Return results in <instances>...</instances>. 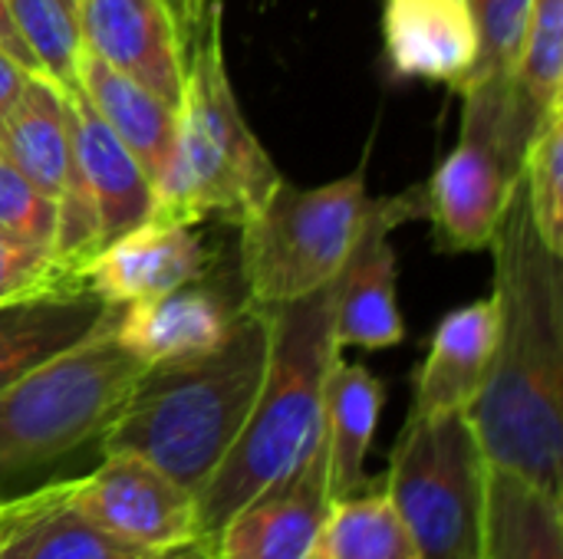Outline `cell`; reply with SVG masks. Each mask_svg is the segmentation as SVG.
Segmentation results:
<instances>
[{"label":"cell","mask_w":563,"mask_h":559,"mask_svg":"<svg viewBox=\"0 0 563 559\" xmlns=\"http://www.w3.org/2000/svg\"><path fill=\"white\" fill-rule=\"evenodd\" d=\"M488 250L498 343L465 415L492 468L563 497V257L534 227L521 171Z\"/></svg>","instance_id":"6da1fadb"},{"label":"cell","mask_w":563,"mask_h":559,"mask_svg":"<svg viewBox=\"0 0 563 559\" xmlns=\"http://www.w3.org/2000/svg\"><path fill=\"white\" fill-rule=\"evenodd\" d=\"M271 329V306L244 303L231 333L211 353L145 366L99 438L102 455H135L201 497L257 402Z\"/></svg>","instance_id":"7a4b0ae2"},{"label":"cell","mask_w":563,"mask_h":559,"mask_svg":"<svg viewBox=\"0 0 563 559\" xmlns=\"http://www.w3.org/2000/svg\"><path fill=\"white\" fill-rule=\"evenodd\" d=\"M336 283L271 306V356L257 402L198 497L201 537L214 530L261 488L297 471L323 435V385L343 353L333 336Z\"/></svg>","instance_id":"3957f363"},{"label":"cell","mask_w":563,"mask_h":559,"mask_svg":"<svg viewBox=\"0 0 563 559\" xmlns=\"http://www.w3.org/2000/svg\"><path fill=\"white\" fill-rule=\"evenodd\" d=\"M221 23L224 10L211 0L188 40L175 152L155 181L152 221L198 224L218 217L241 224L284 181L241 115L228 76Z\"/></svg>","instance_id":"277c9868"},{"label":"cell","mask_w":563,"mask_h":559,"mask_svg":"<svg viewBox=\"0 0 563 559\" xmlns=\"http://www.w3.org/2000/svg\"><path fill=\"white\" fill-rule=\"evenodd\" d=\"M112 323L0 392V484L73 455L112 425L145 372L112 336Z\"/></svg>","instance_id":"5b68a950"},{"label":"cell","mask_w":563,"mask_h":559,"mask_svg":"<svg viewBox=\"0 0 563 559\" xmlns=\"http://www.w3.org/2000/svg\"><path fill=\"white\" fill-rule=\"evenodd\" d=\"M369 208L366 165L320 188L280 181L271 198L238 224L244 303L280 306L333 283Z\"/></svg>","instance_id":"8992f818"},{"label":"cell","mask_w":563,"mask_h":559,"mask_svg":"<svg viewBox=\"0 0 563 559\" xmlns=\"http://www.w3.org/2000/svg\"><path fill=\"white\" fill-rule=\"evenodd\" d=\"M386 497L422 559H478L488 458L465 412L409 415L396 441Z\"/></svg>","instance_id":"52a82bcc"},{"label":"cell","mask_w":563,"mask_h":559,"mask_svg":"<svg viewBox=\"0 0 563 559\" xmlns=\"http://www.w3.org/2000/svg\"><path fill=\"white\" fill-rule=\"evenodd\" d=\"M462 105V138L426 185V217L442 254H475L492 244L518 175L505 152L508 99L465 92Z\"/></svg>","instance_id":"ba28073f"},{"label":"cell","mask_w":563,"mask_h":559,"mask_svg":"<svg viewBox=\"0 0 563 559\" xmlns=\"http://www.w3.org/2000/svg\"><path fill=\"white\" fill-rule=\"evenodd\" d=\"M73 497L102 534L142 554L201 537L198 497L135 455H102L92 474L73 481Z\"/></svg>","instance_id":"9c48e42d"},{"label":"cell","mask_w":563,"mask_h":559,"mask_svg":"<svg viewBox=\"0 0 563 559\" xmlns=\"http://www.w3.org/2000/svg\"><path fill=\"white\" fill-rule=\"evenodd\" d=\"M426 217V185L406 188L402 194L373 198L369 217L336 273V310H333V336L336 346L356 349H393L406 336V323L396 300V250L389 234L406 224Z\"/></svg>","instance_id":"30bf717a"},{"label":"cell","mask_w":563,"mask_h":559,"mask_svg":"<svg viewBox=\"0 0 563 559\" xmlns=\"http://www.w3.org/2000/svg\"><path fill=\"white\" fill-rule=\"evenodd\" d=\"M330 507L333 494L320 435L317 451L297 471L247 497L208 544L214 559H310Z\"/></svg>","instance_id":"8fae6325"},{"label":"cell","mask_w":563,"mask_h":559,"mask_svg":"<svg viewBox=\"0 0 563 559\" xmlns=\"http://www.w3.org/2000/svg\"><path fill=\"white\" fill-rule=\"evenodd\" d=\"M79 46L178 109L185 40L162 0H73Z\"/></svg>","instance_id":"7c38bea8"},{"label":"cell","mask_w":563,"mask_h":559,"mask_svg":"<svg viewBox=\"0 0 563 559\" xmlns=\"http://www.w3.org/2000/svg\"><path fill=\"white\" fill-rule=\"evenodd\" d=\"M244 297L234 300L211 280H191L178 290L119 306L112 336L145 366L181 362L211 353L231 333Z\"/></svg>","instance_id":"4fadbf2b"},{"label":"cell","mask_w":563,"mask_h":559,"mask_svg":"<svg viewBox=\"0 0 563 559\" xmlns=\"http://www.w3.org/2000/svg\"><path fill=\"white\" fill-rule=\"evenodd\" d=\"M211 254L195 224L148 221L106 244L82 270V287L106 306H129L208 273Z\"/></svg>","instance_id":"5bb4252c"},{"label":"cell","mask_w":563,"mask_h":559,"mask_svg":"<svg viewBox=\"0 0 563 559\" xmlns=\"http://www.w3.org/2000/svg\"><path fill=\"white\" fill-rule=\"evenodd\" d=\"M69 138L79 175L92 194L99 221V250L122 234L148 224L155 217V185L135 161V155L115 138V132L99 119L79 86L66 89Z\"/></svg>","instance_id":"9a60e30c"},{"label":"cell","mask_w":563,"mask_h":559,"mask_svg":"<svg viewBox=\"0 0 563 559\" xmlns=\"http://www.w3.org/2000/svg\"><path fill=\"white\" fill-rule=\"evenodd\" d=\"M495 343H498V303L492 293L452 310L439 323L429 343V356L416 369L409 415L468 412L488 376Z\"/></svg>","instance_id":"2e32d148"},{"label":"cell","mask_w":563,"mask_h":559,"mask_svg":"<svg viewBox=\"0 0 563 559\" xmlns=\"http://www.w3.org/2000/svg\"><path fill=\"white\" fill-rule=\"evenodd\" d=\"M102 534L76 504L73 481L0 501V559H145Z\"/></svg>","instance_id":"e0dca14e"},{"label":"cell","mask_w":563,"mask_h":559,"mask_svg":"<svg viewBox=\"0 0 563 559\" xmlns=\"http://www.w3.org/2000/svg\"><path fill=\"white\" fill-rule=\"evenodd\" d=\"M386 56L396 76L459 89L475 63V26L465 0H386Z\"/></svg>","instance_id":"ac0fdd59"},{"label":"cell","mask_w":563,"mask_h":559,"mask_svg":"<svg viewBox=\"0 0 563 559\" xmlns=\"http://www.w3.org/2000/svg\"><path fill=\"white\" fill-rule=\"evenodd\" d=\"M0 158L26 178L40 194L59 201L66 191L76 155L69 138V109L66 89L49 76L33 72L0 122Z\"/></svg>","instance_id":"d6986e66"},{"label":"cell","mask_w":563,"mask_h":559,"mask_svg":"<svg viewBox=\"0 0 563 559\" xmlns=\"http://www.w3.org/2000/svg\"><path fill=\"white\" fill-rule=\"evenodd\" d=\"M386 385L360 362L333 359L323 385V451L333 501L353 497L376 481L366 474V458L383 415Z\"/></svg>","instance_id":"ffe728a7"},{"label":"cell","mask_w":563,"mask_h":559,"mask_svg":"<svg viewBox=\"0 0 563 559\" xmlns=\"http://www.w3.org/2000/svg\"><path fill=\"white\" fill-rule=\"evenodd\" d=\"M76 86L155 185L175 152L178 109L162 102L155 92L122 76L119 69L106 66L82 46L76 59Z\"/></svg>","instance_id":"44dd1931"},{"label":"cell","mask_w":563,"mask_h":559,"mask_svg":"<svg viewBox=\"0 0 563 559\" xmlns=\"http://www.w3.org/2000/svg\"><path fill=\"white\" fill-rule=\"evenodd\" d=\"M119 306H106L89 290L49 293L0 306V392L49 356L109 326Z\"/></svg>","instance_id":"7402d4cb"},{"label":"cell","mask_w":563,"mask_h":559,"mask_svg":"<svg viewBox=\"0 0 563 559\" xmlns=\"http://www.w3.org/2000/svg\"><path fill=\"white\" fill-rule=\"evenodd\" d=\"M558 109H563V0H534L508 89L505 152L515 168Z\"/></svg>","instance_id":"603a6c76"},{"label":"cell","mask_w":563,"mask_h":559,"mask_svg":"<svg viewBox=\"0 0 563 559\" xmlns=\"http://www.w3.org/2000/svg\"><path fill=\"white\" fill-rule=\"evenodd\" d=\"M478 559H563V497L488 465Z\"/></svg>","instance_id":"cb8c5ba5"},{"label":"cell","mask_w":563,"mask_h":559,"mask_svg":"<svg viewBox=\"0 0 563 559\" xmlns=\"http://www.w3.org/2000/svg\"><path fill=\"white\" fill-rule=\"evenodd\" d=\"M310 559H422L383 484L333 501Z\"/></svg>","instance_id":"d4e9b609"},{"label":"cell","mask_w":563,"mask_h":559,"mask_svg":"<svg viewBox=\"0 0 563 559\" xmlns=\"http://www.w3.org/2000/svg\"><path fill=\"white\" fill-rule=\"evenodd\" d=\"M534 0H465L475 26V63L459 86V92H482L508 99L511 72L518 63L521 36L531 16Z\"/></svg>","instance_id":"484cf974"},{"label":"cell","mask_w":563,"mask_h":559,"mask_svg":"<svg viewBox=\"0 0 563 559\" xmlns=\"http://www.w3.org/2000/svg\"><path fill=\"white\" fill-rule=\"evenodd\" d=\"M3 7L40 69L63 89L76 86L79 33L73 7L66 0H3Z\"/></svg>","instance_id":"4316f807"},{"label":"cell","mask_w":563,"mask_h":559,"mask_svg":"<svg viewBox=\"0 0 563 559\" xmlns=\"http://www.w3.org/2000/svg\"><path fill=\"white\" fill-rule=\"evenodd\" d=\"M521 178L541 241L563 257V109L551 112L531 138L521 158Z\"/></svg>","instance_id":"83f0119b"},{"label":"cell","mask_w":563,"mask_h":559,"mask_svg":"<svg viewBox=\"0 0 563 559\" xmlns=\"http://www.w3.org/2000/svg\"><path fill=\"white\" fill-rule=\"evenodd\" d=\"M76 290L86 287L59 270L49 247L0 234V306L33 297H49V293H76Z\"/></svg>","instance_id":"f1b7e54d"},{"label":"cell","mask_w":563,"mask_h":559,"mask_svg":"<svg viewBox=\"0 0 563 559\" xmlns=\"http://www.w3.org/2000/svg\"><path fill=\"white\" fill-rule=\"evenodd\" d=\"M0 234L40 247H53V234H56V201L40 194L3 158H0Z\"/></svg>","instance_id":"f546056e"},{"label":"cell","mask_w":563,"mask_h":559,"mask_svg":"<svg viewBox=\"0 0 563 559\" xmlns=\"http://www.w3.org/2000/svg\"><path fill=\"white\" fill-rule=\"evenodd\" d=\"M30 76H33V72H30L26 66H20L13 56H7V53L0 49V122H3V115L13 109V102L20 99V92H23V86H26Z\"/></svg>","instance_id":"4dcf8cb0"},{"label":"cell","mask_w":563,"mask_h":559,"mask_svg":"<svg viewBox=\"0 0 563 559\" xmlns=\"http://www.w3.org/2000/svg\"><path fill=\"white\" fill-rule=\"evenodd\" d=\"M162 7L168 10V16H172L178 36H181L185 46H188V40L195 36V30H198L205 10L211 7V0H162Z\"/></svg>","instance_id":"1f68e13d"},{"label":"cell","mask_w":563,"mask_h":559,"mask_svg":"<svg viewBox=\"0 0 563 559\" xmlns=\"http://www.w3.org/2000/svg\"><path fill=\"white\" fill-rule=\"evenodd\" d=\"M0 49L7 53V56H13L20 66H26L30 72H43L40 69V63H36V56L30 53V46L23 43V36L16 33V26H13V20H10V13H7V7H3V0H0ZM46 76V72H43Z\"/></svg>","instance_id":"d6a6232c"},{"label":"cell","mask_w":563,"mask_h":559,"mask_svg":"<svg viewBox=\"0 0 563 559\" xmlns=\"http://www.w3.org/2000/svg\"><path fill=\"white\" fill-rule=\"evenodd\" d=\"M145 559H214V550L205 537L191 540V544H181V547H172V550H158V554H148Z\"/></svg>","instance_id":"836d02e7"},{"label":"cell","mask_w":563,"mask_h":559,"mask_svg":"<svg viewBox=\"0 0 563 559\" xmlns=\"http://www.w3.org/2000/svg\"><path fill=\"white\" fill-rule=\"evenodd\" d=\"M66 3H69V7H73V0H66Z\"/></svg>","instance_id":"e575fe53"}]
</instances>
